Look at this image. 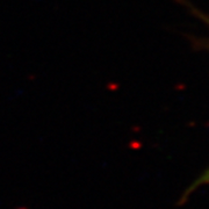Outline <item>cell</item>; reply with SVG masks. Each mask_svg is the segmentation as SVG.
<instances>
[{"instance_id":"1","label":"cell","mask_w":209,"mask_h":209,"mask_svg":"<svg viewBox=\"0 0 209 209\" xmlns=\"http://www.w3.org/2000/svg\"><path fill=\"white\" fill-rule=\"evenodd\" d=\"M207 185H209V168H207V170H206V171H204L203 173H202V174L193 182V185L186 190L182 200L185 199V198H187L192 192H194L195 190H198L199 187H201V186H207Z\"/></svg>"}]
</instances>
